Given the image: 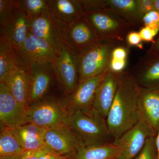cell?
<instances>
[{"label":"cell","mask_w":159,"mask_h":159,"mask_svg":"<svg viewBox=\"0 0 159 159\" xmlns=\"http://www.w3.org/2000/svg\"><path fill=\"white\" fill-rule=\"evenodd\" d=\"M138 84L127 71L122 73L106 121L112 139H118L139 121Z\"/></svg>","instance_id":"cell-1"},{"label":"cell","mask_w":159,"mask_h":159,"mask_svg":"<svg viewBox=\"0 0 159 159\" xmlns=\"http://www.w3.org/2000/svg\"><path fill=\"white\" fill-rule=\"evenodd\" d=\"M72 112L66 98L58 99L49 96L30 104L27 110L26 120L28 123L48 129L70 126Z\"/></svg>","instance_id":"cell-2"},{"label":"cell","mask_w":159,"mask_h":159,"mask_svg":"<svg viewBox=\"0 0 159 159\" xmlns=\"http://www.w3.org/2000/svg\"><path fill=\"white\" fill-rule=\"evenodd\" d=\"M83 14L100 41L116 40L122 43L131 31L128 23L108 7L84 9Z\"/></svg>","instance_id":"cell-3"},{"label":"cell","mask_w":159,"mask_h":159,"mask_svg":"<svg viewBox=\"0 0 159 159\" xmlns=\"http://www.w3.org/2000/svg\"><path fill=\"white\" fill-rule=\"evenodd\" d=\"M70 127L86 146L107 144L112 139L106 119L94 110L91 115L72 111Z\"/></svg>","instance_id":"cell-4"},{"label":"cell","mask_w":159,"mask_h":159,"mask_svg":"<svg viewBox=\"0 0 159 159\" xmlns=\"http://www.w3.org/2000/svg\"><path fill=\"white\" fill-rule=\"evenodd\" d=\"M121 43L116 40L99 41L78 56L79 84L107 70L109 68L113 50Z\"/></svg>","instance_id":"cell-5"},{"label":"cell","mask_w":159,"mask_h":159,"mask_svg":"<svg viewBox=\"0 0 159 159\" xmlns=\"http://www.w3.org/2000/svg\"><path fill=\"white\" fill-rule=\"evenodd\" d=\"M62 22L63 42L77 57L100 41L84 14L70 22Z\"/></svg>","instance_id":"cell-6"},{"label":"cell","mask_w":159,"mask_h":159,"mask_svg":"<svg viewBox=\"0 0 159 159\" xmlns=\"http://www.w3.org/2000/svg\"><path fill=\"white\" fill-rule=\"evenodd\" d=\"M25 69L29 76L30 105L48 97L54 80L57 79L54 66L48 61L32 63Z\"/></svg>","instance_id":"cell-7"},{"label":"cell","mask_w":159,"mask_h":159,"mask_svg":"<svg viewBox=\"0 0 159 159\" xmlns=\"http://www.w3.org/2000/svg\"><path fill=\"white\" fill-rule=\"evenodd\" d=\"M62 24L48 9L35 17L29 18L28 29L36 37L48 42L57 54L64 44Z\"/></svg>","instance_id":"cell-8"},{"label":"cell","mask_w":159,"mask_h":159,"mask_svg":"<svg viewBox=\"0 0 159 159\" xmlns=\"http://www.w3.org/2000/svg\"><path fill=\"white\" fill-rule=\"evenodd\" d=\"M54 62L56 79L66 96L70 95L79 84L77 57L69 51L64 44L57 54Z\"/></svg>","instance_id":"cell-9"},{"label":"cell","mask_w":159,"mask_h":159,"mask_svg":"<svg viewBox=\"0 0 159 159\" xmlns=\"http://www.w3.org/2000/svg\"><path fill=\"white\" fill-rule=\"evenodd\" d=\"M18 65L25 68L32 63L48 61L54 64L57 54L52 46L42 39L29 31L28 37L20 48L16 51Z\"/></svg>","instance_id":"cell-10"},{"label":"cell","mask_w":159,"mask_h":159,"mask_svg":"<svg viewBox=\"0 0 159 159\" xmlns=\"http://www.w3.org/2000/svg\"><path fill=\"white\" fill-rule=\"evenodd\" d=\"M155 136L151 129L139 120L137 124L113 142L119 148L116 159H133L142 150L148 138Z\"/></svg>","instance_id":"cell-11"},{"label":"cell","mask_w":159,"mask_h":159,"mask_svg":"<svg viewBox=\"0 0 159 159\" xmlns=\"http://www.w3.org/2000/svg\"><path fill=\"white\" fill-rule=\"evenodd\" d=\"M84 145L70 126L48 129L46 134L44 150L58 157L74 155L77 148Z\"/></svg>","instance_id":"cell-12"},{"label":"cell","mask_w":159,"mask_h":159,"mask_svg":"<svg viewBox=\"0 0 159 159\" xmlns=\"http://www.w3.org/2000/svg\"><path fill=\"white\" fill-rule=\"evenodd\" d=\"M108 69L96 77L79 83L75 91L65 97L71 110L79 111L86 115L93 114L96 91Z\"/></svg>","instance_id":"cell-13"},{"label":"cell","mask_w":159,"mask_h":159,"mask_svg":"<svg viewBox=\"0 0 159 159\" xmlns=\"http://www.w3.org/2000/svg\"><path fill=\"white\" fill-rule=\"evenodd\" d=\"M27 111L15 99L5 84L0 82L1 128L14 129L27 124Z\"/></svg>","instance_id":"cell-14"},{"label":"cell","mask_w":159,"mask_h":159,"mask_svg":"<svg viewBox=\"0 0 159 159\" xmlns=\"http://www.w3.org/2000/svg\"><path fill=\"white\" fill-rule=\"evenodd\" d=\"M138 90L139 120L147 124L156 136L159 128V87L138 85Z\"/></svg>","instance_id":"cell-15"},{"label":"cell","mask_w":159,"mask_h":159,"mask_svg":"<svg viewBox=\"0 0 159 159\" xmlns=\"http://www.w3.org/2000/svg\"><path fill=\"white\" fill-rule=\"evenodd\" d=\"M126 71L139 86L159 87V57L146 53Z\"/></svg>","instance_id":"cell-16"},{"label":"cell","mask_w":159,"mask_h":159,"mask_svg":"<svg viewBox=\"0 0 159 159\" xmlns=\"http://www.w3.org/2000/svg\"><path fill=\"white\" fill-rule=\"evenodd\" d=\"M122 73H116L109 68L96 91L93 110L106 119L113 102L120 82Z\"/></svg>","instance_id":"cell-17"},{"label":"cell","mask_w":159,"mask_h":159,"mask_svg":"<svg viewBox=\"0 0 159 159\" xmlns=\"http://www.w3.org/2000/svg\"><path fill=\"white\" fill-rule=\"evenodd\" d=\"M3 83L20 105L27 110L30 102L29 76L25 69L21 66H16Z\"/></svg>","instance_id":"cell-18"},{"label":"cell","mask_w":159,"mask_h":159,"mask_svg":"<svg viewBox=\"0 0 159 159\" xmlns=\"http://www.w3.org/2000/svg\"><path fill=\"white\" fill-rule=\"evenodd\" d=\"M28 19L25 12L17 9L8 22L0 29V36L10 42L16 51L21 47L28 37Z\"/></svg>","instance_id":"cell-19"},{"label":"cell","mask_w":159,"mask_h":159,"mask_svg":"<svg viewBox=\"0 0 159 159\" xmlns=\"http://www.w3.org/2000/svg\"><path fill=\"white\" fill-rule=\"evenodd\" d=\"M10 129L24 150L43 149L47 129L29 123Z\"/></svg>","instance_id":"cell-20"},{"label":"cell","mask_w":159,"mask_h":159,"mask_svg":"<svg viewBox=\"0 0 159 159\" xmlns=\"http://www.w3.org/2000/svg\"><path fill=\"white\" fill-rule=\"evenodd\" d=\"M107 7L119 14L132 27L143 25V15L138 0H106Z\"/></svg>","instance_id":"cell-21"},{"label":"cell","mask_w":159,"mask_h":159,"mask_svg":"<svg viewBox=\"0 0 159 159\" xmlns=\"http://www.w3.org/2000/svg\"><path fill=\"white\" fill-rule=\"evenodd\" d=\"M49 10L63 22H70L83 14L78 0H48Z\"/></svg>","instance_id":"cell-22"},{"label":"cell","mask_w":159,"mask_h":159,"mask_svg":"<svg viewBox=\"0 0 159 159\" xmlns=\"http://www.w3.org/2000/svg\"><path fill=\"white\" fill-rule=\"evenodd\" d=\"M119 152V148L113 142L104 145L86 146L77 148L74 159H115Z\"/></svg>","instance_id":"cell-23"},{"label":"cell","mask_w":159,"mask_h":159,"mask_svg":"<svg viewBox=\"0 0 159 159\" xmlns=\"http://www.w3.org/2000/svg\"><path fill=\"white\" fill-rule=\"evenodd\" d=\"M18 65L16 50L10 42L0 36V82H4L6 77Z\"/></svg>","instance_id":"cell-24"},{"label":"cell","mask_w":159,"mask_h":159,"mask_svg":"<svg viewBox=\"0 0 159 159\" xmlns=\"http://www.w3.org/2000/svg\"><path fill=\"white\" fill-rule=\"evenodd\" d=\"M24 151L10 129L1 128L0 157L18 155Z\"/></svg>","instance_id":"cell-25"},{"label":"cell","mask_w":159,"mask_h":159,"mask_svg":"<svg viewBox=\"0 0 159 159\" xmlns=\"http://www.w3.org/2000/svg\"><path fill=\"white\" fill-rule=\"evenodd\" d=\"M18 10L25 12L29 18L34 17L49 10L45 0H18Z\"/></svg>","instance_id":"cell-26"},{"label":"cell","mask_w":159,"mask_h":159,"mask_svg":"<svg viewBox=\"0 0 159 159\" xmlns=\"http://www.w3.org/2000/svg\"><path fill=\"white\" fill-rule=\"evenodd\" d=\"M17 9L16 1L0 0V29L8 22Z\"/></svg>","instance_id":"cell-27"},{"label":"cell","mask_w":159,"mask_h":159,"mask_svg":"<svg viewBox=\"0 0 159 159\" xmlns=\"http://www.w3.org/2000/svg\"><path fill=\"white\" fill-rule=\"evenodd\" d=\"M133 159H157L155 136H152L147 139L142 150Z\"/></svg>","instance_id":"cell-28"},{"label":"cell","mask_w":159,"mask_h":159,"mask_svg":"<svg viewBox=\"0 0 159 159\" xmlns=\"http://www.w3.org/2000/svg\"><path fill=\"white\" fill-rule=\"evenodd\" d=\"M143 26L148 27L158 33L159 31V14L154 10L145 14L142 19Z\"/></svg>","instance_id":"cell-29"},{"label":"cell","mask_w":159,"mask_h":159,"mask_svg":"<svg viewBox=\"0 0 159 159\" xmlns=\"http://www.w3.org/2000/svg\"><path fill=\"white\" fill-rule=\"evenodd\" d=\"M129 49L127 47L121 44L116 46L112 52V59L119 60H127Z\"/></svg>","instance_id":"cell-30"},{"label":"cell","mask_w":159,"mask_h":159,"mask_svg":"<svg viewBox=\"0 0 159 159\" xmlns=\"http://www.w3.org/2000/svg\"><path fill=\"white\" fill-rule=\"evenodd\" d=\"M126 43L129 46H138L139 48H142L141 42L142 39L139 32L131 31L127 34L125 38Z\"/></svg>","instance_id":"cell-31"},{"label":"cell","mask_w":159,"mask_h":159,"mask_svg":"<svg viewBox=\"0 0 159 159\" xmlns=\"http://www.w3.org/2000/svg\"><path fill=\"white\" fill-rule=\"evenodd\" d=\"M139 33L142 41L145 42L152 41L154 38L158 34L155 31L145 26L141 27L139 30Z\"/></svg>","instance_id":"cell-32"},{"label":"cell","mask_w":159,"mask_h":159,"mask_svg":"<svg viewBox=\"0 0 159 159\" xmlns=\"http://www.w3.org/2000/svg\"><path fill=\"white\" fill-rule=\"evenodd\" d=\"M139 9L143 16L154 10L153 0H138Z\"/></svg>","instance_id":"cell-33"},{"label":"cell","mask_w":159,"mask_h":159,"mask_svg":"<svg viewBox=\"0 0 159 159\" xmlns=\"http://www.w3.org/2000/svg\"><path fill=\"white\" fill-rule=\"evenodd\" d=\"M127 60H119L111 58L109 69L116 73H121L126 67Z\"/></svg>","instance_id":"cell-34"},{"label":"cell","mask_w":159,"mask_h":159,"mask_svg":"<svg viewBox=\"0 0 159 159\" xmlns=\"http://www.w3.org/2000/svg\"><path fill=\"white\" fill-rule=\"evenodd\" d=\"M44 149L35 150H25L19 155L18 159H39Z\"/></svg>","instance_id":"cell-35"},{"label":"cell","mask_w":159,"mask_h":159,"mask_svg":"<svg viewBox=\"0 0 159 159\" xmlns=\"http://www.w3.org/2000/svg\"><path fill=\"white\" fill-rule=\"evenodd\" d=\"M146 53L159 57V34L155 40L153 41Z\"/></svg>","instance_id":"cell-36"},{"label":"cell","mask_w":159,"mask_h":159,"mask_svg":"<svg viewBox=\"0 0 159 159\" xmlns=\"http://www.w3.org/2000/svg\"><path fill=\"white\" fill-rule=\"evenodd\" d=\"M58 157H59L43 149L40 155L39 159H57Z\"/></svg>","instance_id":"cell-37"},{"label":"cell","mask_w":159,"mask_h":159,"mask_svg":"<svg viewBox=\"0 0 159 159\" xmlns=\"http://www.w3.org/2000/svg\"><path fill=\"white\" fill-rule=\"evenodd\" d=\"M156 144L157 151V159H159V128L155 136Z\"/></svg>","instance_id":"cell-38"},{"label":"cell","mask_w":159,"mask_h":159,"mask_svg":"<svg viewBox=\"0 0 159 159\" xmlns=\"http://www.w3.org/2000/svg\"><path fill=\"white\" fill-rule=\"evenodd\" d=\"M154 10L159 14V0H153Z\"/></svg>","instance_id":"cell-39"},{"label":"cell","mask_w":159,"mask_h":159,"mask_svg":"<svg viewBox=\"0 0 159 159\" xmlns=\"http://www.w3.org/2000/svg\"><path fill=\"white\" fill-rule=\"evenodd\" d=\"M19 155H18L13 156L1 157L0 159H18Z\"/></svg>","instance_id":"cell-40"},{"label":"cell","mask_w":159,"mask_h":159,"mask_svg":"<svg viewBox=\"0 0 159 159\" xmlns=\"http://www.w3.org/2000/svg\"><path fill=\"white\" fill-rule=\"evenodd\" d=\"M57 159H65L64 158H63L62 157H58V158Z\"/></svg>","instance_id":"cell-41"},{"label":"cell","mask_w":159,"mask_h":159,"mask_svg":"<svg viewBox=\"0 0 159 159\" xmlns=\"http://www.w3.org/2000/svg\"></svg>","instance_id":"cell-42"}]
</instances>
